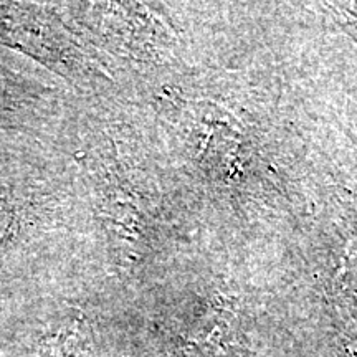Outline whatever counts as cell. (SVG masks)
I'll return each instance as SVG.
<instances>
[{
	"instance_id": "cell-1",
	"label": "cell",
	"mask_w": 357,
	"mask_h": 357,
	"mask_svg": "<svg viewBox=\"0 0 357 357\" xmlns=\"http://www.w3.org/2000/svg\"><path fill=\"white\" fill-rule=\"evenodd\" d=\"M13 222H15V217H13L10 205L6 200H0V243L10 236Z\"/></svg>"
}]
</instances>
